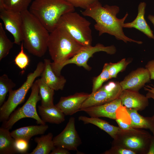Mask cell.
<instances>
[{"label":"cell","mask_w":154,"mask_h":154,"mask_svg":"<svg viewBox=\"0 0 154 154\" xmlns=\"http://www.w3.org/2000/svg\"><path fill=\"white\" fill-rule=\"evenodd\" d=\"M119 11V8L117 5H106L103 6L98 1L84 9L82 14L94 20L96 23L94 27L98 31L99 36L106 33L126 43L130 42L142 44L141 41L132 39L125 35L123 25L128 14L127 13L123 18L119 19L117 17Z\"/></svg>","instance_id":"1"},{"label":"cell","mask_w":154,"mask_h":154,"mask_svg":"<svg viewBox=\"0 0 154 154\" xmlns=\"http://www.w3.org/2000/svg\"><path fill=\"white\" fill-rule=\"evenodd\" d=\"M47 47L51 58L52 68L57 76L61 75L64 63L85 47L80 43L61 26H57L50 33Z\"/></svg>","instance_id":"2"},{"label":"cell","mask_w":154,"mask_h":154,"mask_svg":"<svg viewBox=\"0 0 154 154\" xmlns=\"http://www.w3.org/2000/svg\"><path fill=\"white\" fill-rule=\"evenodd\" d=\"M21 15L24 47L30 53L42 57L48 49L49 32L28 10L21 13Z\"/></svg>","instance_id":"3"},{"label":"cell","mask_w":154,"mask_h":154,"mask_svg":"<svg viewBox=\"0 0 154 154\" xmlns=\"http://www.w3.org/2000/svg\"><path fill=\"white\" fill-rule=\"evenodd\" d=\"M29 11L50 33L57 27L61 17L74 11L75 7L65 0H34Z\"/></svg>","instance_id":"4"},{"label":"cell","mask_w":154,"mask_h":154,"mask_svg":"<svg viewBox=\"0 0 154 154\" xmlns=\"http://www.w3.org/2000/svg\"><path fill=\"white\" fill-rule=\"evenodd\" d=\"M90 25L89 21L74 11L62 16L57 26L64 27L76 40L83 45L88 46L92 45V40Z\"/></svg>","instance_id":"5"},{"label":"cell","mask_w":154,"mask_h":154,"mask_svg":"<svg viewBox=\"0 0 154 154\" xmlns=\"http://www.w3.org/2000/svg\"><path fill=\"white\" fill-rule=\"evenodd\" d=\"M44 68V63L39 62L35 71L28 74L26 80L19 88L9 92L7 100L0 107V122L6 121L17 106L23 102L35 80L41 76Z\"/></svg>","instance_id":"6"},{"label":"cell","mask_w":154,"mask_h":154,"mask_svg":"<svg viewBox=\"0 0 154 154\" xmlns=\"http://www.w3.org/2000/svg\"><path fill=\"white\" fill-rule=\"evenodd\" d=\"M152 136L145 130L132 128L128 130L121 129L113 145L120 146L135 152L147 154Z\"/></svg>","instance_id":"7"},{"label":"cell","mask_w":154,"mask_h":154,"mask_svg":"<svg viewBox=\"0 0 154 154\" xmlns=\"http://www.w3.org/2000/svg\"><path fill=\"white\" fill-rule=\"evenodd\" d=\"M31 89V94L26 102L22 107L13 112L6 121L3 122L2 127L10 130L16 122L25 118L33 119L38 124H45L37 111V104L41 100L37 80L33 84Z\"/></svg>","instance_id":"8"},{"label":"cell","mask_w":154,"mask_h":154,"mask_svg":"<svg viewBox=\"0 0 154 154\" xmlns=\"http://www.w3.org/2000/svg\"><path fill=\"white\" fill-rule=\"evenodd\" d=\"M122 90L119 82L110 81L90 94L80 109L111 102L118 98Z\"/></svg>","instance_id":"9"},{"label":"cell","mask_w":154,"mask_h":154,"mask_svg":"<svg viewBox=\"0 0 154 154\" xmlns=\"http://www.w3.org/2000/svg\"><path fill=\"white\" fill-rule=\"evenodd\" d=\"M56 147H61L69 151H76L81 144V139L75 126V119L71 117L63 130L53 139Z\"/></svg>","instance_id":"10"},{"label":"cell","mask_w":154,"mask_h":154,"mask_svg":"<svg viewBox=\"0 0 154 154\" xmlns=\"http://www.w3.org/2000/svg\"><path fill=\"white\" fill-rule=\"evenodd\" d=\"M0 18L3 23L5 29L13 36L14 44H21L23 41L21 13L7 10L0 7Z\"/></svg>","instance_id":"11"},{"label":"cell","mask_w":154,"mask_h":154,"mask_svg":"<svg viewBox=\"0 0 154 154\" xmlns=\"http://www.w3.org/2000/svg\"><path fill=\"white\" fill-rule=\"evenodd\" d=\"M100 51L112 55L116 52V49L114 45L105 46L100 43L96 44L94 46L91 45L86 46L74 56L66 61L64 63L63 67L67 64H73L78 66L82 67L87 70H90L91 68L87 64L88 60L95 53Z\"/></svg>","instance_id":"12"},{"label":"cell","mask_w":154,"mask_h":154,"mask_svg":"<svg viewBox=\"0 0 154 154\" xmlns=\"http://www.w3.org/2000/svg\"><path fill=\"white\" fill-rule=\"evenodd\" d=\"M151 80L148 70L145 68L140 67L132 71L119 82L122 90L128 89L139 91Z\"/></svg>","instance_id":"13"},{"label":"cell","mask_w":154,"mask_h":154,"mask_svg":"<svg viewBox=\"0 0 154 154\" xmlns=\"http://www.w3.org/2000/svg\"><path fill=\"white\" fill-rule=\"evenodd\" d=\"M122 106L121 100L118 98L102 105L80 109L79 111L85 112L90 117H104L116 119H117V111Z\"/></svg>","instance_id":"14"},{"label":"cell","mask_w":154,"mask_h":154,"mask_svg":"<svg viewBox=\"0 0 154 154\" xmlns=\"http://www.w3.org/2000/svg\"><path fill=\"white\" fill-rule=\"evenodd\" d=\"M90 94L76 93L66 97H62L55 105L66 116L71 115L79 111L81 106Z\"/></svg>","instance_id":"15"},{"label":"cell","mask_w":154,"mask_h":154,"mask_svg":"<svg viewBox=\"0 0 154 154\" xmlns=\"http://www.w3.org/2000/svg\"><path fill=\"white\" fill-rule=\"evenodd\" d=\"M119 98L122 106L137 111L144 110L149 105V99L139 91L128 89L122 90Z\"/></svg>","instance_id":"16"},{"label":"cell","mask_w":154,"mask_h":154,"mask_svg":"<svg viewBox=\"0 0 154 154\" xmlns=\"http://www.w3.org/2000/svg\"><path fill=\"white\" fill-rule=\"evenodd\" d=\"M44 68L41 75V78L49 87L54 90H63L66 80L61 75L58 76L54 73L52 68L50 60H44Z\"/></svg>","instance_id":"17"},{"label":"cell","mask_w":154,"mask_h":154,"mask_svg":"<svg viewBox=\"0 0 154 154\" xmlns=\"http://www.w3.org/2000/svg\"><path fill=\"white\" fill-rule=\"evenodd\" d=\"M146 7L145 2H141L138 6V13L136 18L131 22L124 23L123 27L128 28H134L143 33L148 38L154 39L153 31L145 18Z\"/></svg>","instance_id":"18"},{"label":"cell","mask_w":154,"mask_h":154,"mask_svg":"<svg viewBox=\"0 0 154 154\" xmlns=\"http://www.w3.org/2000/svg\"><path fill=\"white\" fill-rule=\"evenodd\" d=\"M38 111L41 119L45 123L59 124L65 120V115L56 105L48 107L39 105Z\"/></svg>","instance_id":"19"},{"label":"cell","mask_w":154,"mask_h":154,"mask_svg":"<svg viewBox=\"0 0 154 154\" xmlns=\"http://www.w3.org/2000/svg\"><path fill=\"white\" fill-rule=\"evenodd\" d=\"M129 115L131 122L129 124L133 128L149 129L154 135V115L151 117H145L140 115L137 111L125 108Z\"/></svg>","instance_id":"20"},{"label":"cell","mask_w":154,"mask_h":154,"mask_svg":"<svg viewBox=\"0 0 154 154\" xmlns=\"http://www.w3.org/2000/svg\"><path fill=\"white\" fill-rule=\"evenodd\" d=\"M48 126L45 124L32 125L22 127L11 132L12 137L15 139H22L29 141L33 137L43 134L48 129Z\"/></svg>","instance_id":"21"},{"label":"cell","mask_w":154,"mask_h":154,"mask_svg":"<svg viewBox=\"0 0 154 154\" xmlns=\"http://www.w3.org/2000/svg\"><path fill=\"white\" fill-rule=\"evenodd\" d=\"M78 120L82 121L84 124L90 123L104 130L114 139L116 138L118 133L121 130L119 127L110 124L105 120L99 117H88L81 116L79 117Z\"/></svg>","instance_id":"22"},{"label":"cell","mask_w":154,"mask_h":154,"mask_svg":"<svg viewBox=\"0 0 154 154\" xmlns=\"http://www.w3.org/2000/svg\"><path fill=\"white\" fill-rule=\"evenodd\" d=\"M9 129L0 128V154L18 153L15 145V139L11 136Z\"/></svg>","instance_id":"23"},{"label":"cell","mask_w":154,"mask_h":154,"mask_svg":"<svg viewBox=\"0 0 154 154\" xmlns=\"http://www.w3.org/2000/svg\"><path fill=\"white\" fill-rule=\"evenodd\" d=\"M53 135L52 133L43 135L40 137L35 138L37 145L29 154H48L55 147L53 140Z\"/></svg>","instance_id":"24"},{"label":"cell","mask_w":154,"mask_h":154,"mask_svg":"<svg viewBox=\"0 0 154 154\" xmlns=\"http://www.w3.org/2000/svg\"><path fill=\"white\" fill-rule=\"evenodd\" d=\"M39 87V94L41 98V106L48 107L54 105V90L49 87L41 78L37 80Z\"/></svg>","instance_id":"25"},{"label":"cell","mask_w":154,"mask_h":154,"mask_svg":"<svg viewBox=\"0 0 154 154\" xmlns=\"http://www.w3.org/2000/svg\"><path fill=\"white\" fill-rule=\"evenodd\" d=\"M32 0H0V7L7 10L21 13L28 10Z\"/></svg>","instance_id":"26"},{"label":"cell","mask_w":154,"mask_h":154,"mask_svg":"<svg viewBox=\"0 0 154 154\" xmlns=\"http://www.w3.org/2000/svg\"><path fill=\"white\" fill-rule=\"evenodd\" d=\"M12 42L7 37L2 23H0V60L6 57L13 48Z\"/></svg>","instance_id":"27"},{"label":"cell","mask_w":154,"mask_h":154,"mask_svg":"<svg viewBox=\"0 0 154 154\" xmlns=\"http://www.w3.org/2000/svg\"><path fill=\"white\" fill-rule=\"evenodd\" d=\"M15 84L6 74L0 77V106L5 102L6 96L8 92L15 86Z\"/></svg>","instance_id":"28"},{"label":"cell","mask_w":154,"mask_h":154,"mask_svg":"<svg viewBox=\"0 0 154 154\" xmlns=\"http://www.w3.org/2000/svg\"><path fill=\"white\" fill-rule=\"evenodd\" d=\"M109 63H105L101 73L93 78L92 92L97 91L102 86L104 83L111 79L109 71Z\"/></svg>","instance_id":"29"},{"label":"cell","mask_w":154,"mask_h":154,"mask_svg":"<svg viewBox=\"0 0 154 154\" xmlns=\"http://www.w3.org/2000/svg\"><path fill=\"white\" fill-rule=\"evenodd\" d=\"M131 61L130 59L124 58L116 63H109V71L111 78H116L118 74L125 70Z\"/></svg>","instance_id":"30"},{"label":"cell","mask_w":154,"mask_h":154,"mask_svg":"<svg viewBox=\"0 0 154 154\" xmlns=\"http://www.w3.org/2000/svg\"><path fill=\"white\" fill-rule=\"evenodd\" d=\"M23 42H22L21 46V50L15 57L14 62L15 64L19 68L22 70H25L29 65V60L28 56L24 50Z\"/></svg>","instance_id":"31"},{"label":"cell","mask_w":154,"mask_h":154,"mask_svg":"<svg viewBox=\"0 0 154 154\" xmlns=\"http://www.w3.org/2000/svg\"><path fill=\"white\" fill-rule=\"evenodd\" d=\"M74 7H79L84 9H87L99 0H65Z\"/></svg>","instance_id":"32"},{"label":"cell","mask_w":154,"mask_h":154,"mask_svg":"<svg viewBox=\"0 0 154 154\" xmlns=\"http://www.w3.org/2000/svg\"><path fill=\"white\" fill-rule=\"evenodd\" d=\"M104 154H135V152L120 146L113 145L109 150L106 151Z\"/></svg>","instance_id":"33"},{"label":"cell","mask_w":154,"mask_h":154,"mask_svg":"<svg viewBox=\"0 0 154 154\" xmlns=\"http://www.w3.org/2000/svg\"><path fill=\"white\" fill-rule=\"evenodd\" d=\"M29 141L22 139H15V145L18 153H25L29 148Z\"/></svg>","instance_id":"34"},{"label":"cell","mask_w":154,"mask_h":154,"mask_svg":"<svg viewBox=\"0 0 154 154\" xmlns=\"http://www.w3.org/2000/svg\"><path fill=\"white\" fill-rule=\"evenodd\" d=\"M145 68L149 71L151 80H154V59L148 62Z\"/></svg>","instance_id":"35"},{"label":"cell","mask_w":154,"mask_h":154,"mask_svg":"<svg viewBox=\"0 0 154 154\" xmlns=\"http://www.w3.org/2000/svg\"><path fill=\"white\" fill-rule=\"evenodd\" d=\"M69 151L61 147H56L52 151L50 154H70Z\"/></svg>","instance_id":"36"},{"label":"cell","mask_w":154,"mask_h":154,"mask_svg":"<svg viewBox=\"0 0 154 154\" xmlns=\"http://www.w3.org/2000/svg\"><path fill=\"white\" fill-rule=\"evenodd\" d=\"M116 120L119 127L123 130H128L133 128L129 124L124 123L121 119H117Z\"/></svg>","instance_id":"37"},{"label":"cell","mask_w":154,"mask_h":154,"mask_svg":"<svg viewBox=\"0 0 154 154\" xmlns=\"http://www.w3.org/2000/svg\"><path fill=\"white\" fill-rule=\"evenodd\" d=\"M147 154H154V135L151 137L149 149Z\"/></svg>","instance_id":"38"},{"label":"cell","mask_w":154,"mask_h":154,"mask_svg":"<svg viewBox=\"0 0 154 154\" xmlns=\"http://www.w3.org/2000/svg\"><path fill=\"white\" fill-rule=\"evenodd\" d=\"M144 88L145 91L154 94V86L153 85H145Z\"/></svg>","instance_id":"39"},{"label":"cell","mask_w":154,"mask_h":154,"mask_svg":"<svg viewBox=\"0 0 154 154\" xmlns=\"http://www.w3.org/2000/svg\"><path fill=\"white\" fill-rule=\"evenodd\" d=\"M146 96L148 98H152L154 100V94L151 92H148Z\"/></svg>","instance_id":"40"},{"label":"cell","mask_w":154,"mask_h":154,"mask_svg":"<svg viewBox=\"0 0 154 154\" xmlns=\"http://www.w3.org/2000/svg\"><path fill=\"white\" fill-rule=\"evenodd\" d=\"M148 19L154 26V15H149L148 16Z\"/></svg>","instance_id":"41"}]
</instances>
